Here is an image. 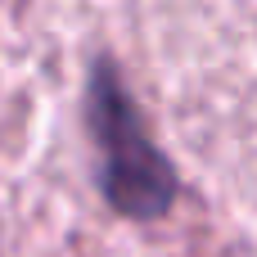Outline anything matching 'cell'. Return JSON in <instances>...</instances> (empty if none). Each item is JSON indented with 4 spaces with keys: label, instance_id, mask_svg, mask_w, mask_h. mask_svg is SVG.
<instances>
[{
    "label": "cell",
    "instance_id": "6da1fadb",
    "mask_svg": "<svg viewBox=\"0 0 257 257\" xmlns=\"http://www.w3.org/2000/svg\"><path fill=\"white\" fill-rule=\"evenodd\" d=\"M86 117H90V136H95V149H99L104 199L126 217H163L176 199L172 163L145 136V122H140L131 95L122 90V81L108 63H99L90 72Z\"/></svg>",
    "mask_w": 257,
    "mask_h": 257
}]
</instances>
